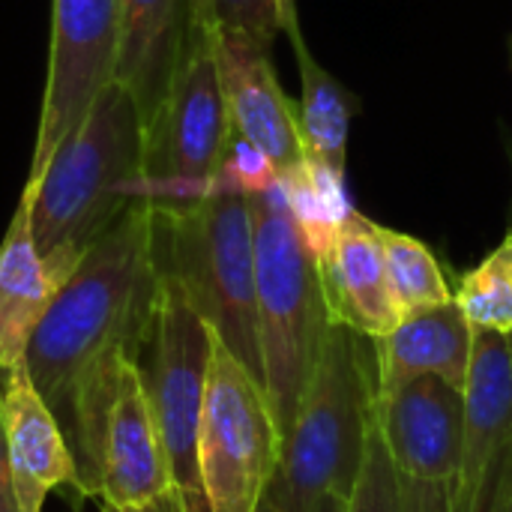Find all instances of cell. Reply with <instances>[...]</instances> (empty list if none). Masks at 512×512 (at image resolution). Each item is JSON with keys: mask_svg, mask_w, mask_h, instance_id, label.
<instances>
[{"mask_svg": "<svg viewBox=\"0 0 512 512\" xmlns=\"http://www.w3.org/2000/svg\"><path fill=\"white\" fill-rule=\"evenodd\" d=\"M276 180H279V171H276L273 159L261 147H255L246 138H240L237 132H231V141L225 147V156L219 162L213 183L219 189L252 198V195L267 192Z\"/></svg>", "mask_w": 512, "mask_h": 512, "instance_id": "obj_23", "label": "cell"}, {"mask_svg": "<svg viewBox=\"0 0 512 512\" xmlns=\"http://www.w3.org/2000/svg\"><path fill=\"white\" fill-rule=\"evenodd\" d=\"M324 294L333 321L381 339L399 324V312L390 297L381 225L363 213H351L336 237V246L321 261Z\"/></svg>", "mask_w": 512, "mask_h": 512, "instance_id": "obj_14", "label": "cell"}, {"mask_svg": "<svg viewBox=\"0 0 512 512\" xmlns=\"http://www.w3.org/2000/svg\"><path fill=\"white\" fill-rule=\"evenodd\" d=\"M9 477L18 512H42L51 489L78 483L75 456L54 417V411L36 393L27 369L6 372L3 384Z\"/></svg>", "mask_w": 512, "mask_h": 512, "instance_id": "obj_13", "label": "cell"}, {"mask_svg": "<svg viewBox=\"0 0 512 512\" xmlns=\"http://www.w3.org/2000/svg\"><path fill=\"white\" fill-rule=\"evenodd\" d=\"M213 345L210 324L198 315L177 276L159 267V297L138 369L159 426L171 489L186 512H210L198 468V429Z\"/></svg>", "mask_w": 512, "mask_h": 512, "instance_id": "obj_6", "label": "cell"}, {"mask_svg": "<svg viewBox=\"0 0 512 512\" xmlns=\"http://www.w3.org/2000/svg\"><path fill=\"white\" fill-rule=\"evenodd\" d=\"M381 243H384L390 297H393L399 318L453 300V288L438 258L423 240L393 231V228H381Z\"/></svg>", "mask_w": 512, "mask_h": 512, "instance_id": "obj_19", "label": "cell"}, {"mask_svg": "<svg viewBox=\"0 0 512 512\" xmlns=\"http://www.w3.org/2000/svg\"><path fill=\"white\" fill-rule=\"evenodd\" d=\"M120 45L114 78L132 93L144 132L159 114L180 42L189 21V0H117Z\"/></svg>", "mask_w": 512, "mask_h": 512, "instance_id": "obj_16", "label": "cell"}, {"mask_svg": "<svg viewBox=\"0 0 512 512\" xmlns=\"http://www.w3.org/2000/svg\"><path fill=\"white\" fill-rule=\"evenodd\" d=\"M510 66H512V36H510Z\"/></svg>", "mask_w": 512, "mask_h": 512, "instance_id": "obj_30", "label": "cell"}, {"mask_svg": "<svg viewBox=\"0 0 512 512\" xmlns=\"http://www.w3.org/2000/svg\"><path fill=\"white\" fill-rule=\"evenodd\" d=\"M375 399V339L333 321L267 486L279 512H312L327 495L351 498L375 423Z\"/></svg>", "mask_w": 512, "mask_h": 512, "instance_id": "obj_3", "label": "cell"}, {"mask_svg": "<svg viewBox=\"0 0 512 512\" xmlns=\"http://www.w3.org/2000/svg\"><path fill=\"white\" fill-rule=\"evenodd\" d=\"M465 456L453 512L471 504L489 468L512 450V336L474 330L465 378Z\"/></svg>", "mask_w": 512, "mask_h": 512, "instance_id": "obj_12", "label": "cell"}, {"mask_svg": "<svg viewBox=\"0 0 512 512\" xmlns=\"http://www.w3.org/2000/svg\"><path fill=\"white\" fill-rule=\"evenodd\" d=\"M348 512H405L402 486H399L396 468L387 456V447L381 441L378 423H372L363 471L348 498Z\"/></svg>", "mask_w": 512, "mask_h": 512, "instance_id": "obj_22", "label": "cell"}, {"mask_svg": "<svg viewBox=\"0 0 512 512\" xmlns=\"http://www.w3.org/2000/svg\"><path fill=\"white\" fill-rule=\"evenodd\" d=\"M150 207L159 267L177 276L219 345L264 384L249 198L213 183L201 201Z\"/></svg>", "mask_w": 512, "mask_h": 512, "instance_id": "obj_5", "label": "cell"}, {"mask_svg": "<svg viewBox=\"0 0 512 512\" xmlns=\"http://www.w3.org/2000/svg\"><path fill=\"white\" fill-rule=\"evenodd\" d=\"M120 45L117 0H54L51 54L42 96L39 132L30 177L42 171L48 156L69 138L99 93L114 81Z\"/></svg>", "mask_w": 512, "mask_h": 512, "instance_id": "obj_9", "label": "cell"}, {"mask_svg": "<svg viewBox=\"0 0 512 512\" xmlns=\"http://www.w3.org/2000/svg\"><path fill=\"white\" fill-rule=\"evenodd\" d=\"M285 33L294 45L297 69H300V102H297V117H300V135L306 156L333 168L336 174H345L348 165V135H351V120L357 111V99L345 84H339L321 60L309 51L300 18H297V3L288 6L285 15Z\"/></svg>", "mask_w": 512, "mask_h": 512, "instance_id": "obj_18", "label": "cell"}, {"mask_svg": "<svg viewBox=\"0 0 512 512\" xmlns=\"http://www.w3.org/2000/svg\"><path fill=\"white\" fill-rule=\"evenodd\" d=\"M102 512H132V510H120V507H111V504H102Z\"/></svg>", "mask_w": 512, "mask_h": 512, "instance_id": "obj_29", "label": "cell"}, {"mask_svg": "<svg viewBox=\"0 0 512 512\" xmlns=\"http://www.w3.org/2000/svg\"><path fill=\"white\" fill-rule=\"evenodd\" d=\"M168 492L174 489L159 426L141 369L135 360H129L120 372L114 402L105 417L99 501L120 510H141Z\"/></svg>", "mask_w": 512, "mask_h": 512, "instance_id": "obj_11", "label": "cell"}, {"mask_svg": "<svg viewBox=\"0 0 512 512\" xmlns=\"http://www.w3.org/2000/svg\"><path fill=\"white\" fill-rule=\"evenodd\" d=\"M453 300L474 330L512 336V231L459 279Z\"/></svg>", "mask_w": 512, "mask_h": 512, "instance_id": "obj_20", "label": "cell"}, {"mask_svg": "<svg viewBox=\"0 0 512 512\" xmlns=\"http://www.w3.org/2000/svg\"><path fill=\"white\" fill-rule=\"evenodd\" d=\"M378 354V393L396 390L414 378L435 375L465 390L474 327L456 300L399 318V324L375 339Z\"/></svg>", "mask_w": 512, "mask_h": 512, "instance_id": "obj_15", "label": "cell"}, {"mask_svg": "<svg viewBox=\"0 0 512 512\" xmlns=\"http://www.w3.org/2000/svg\"><path fill=\"white\" fill-rule=\"evenodd\" d=\"M312 512H348V501L345 498H336V495H327V498H321Z\"/></svg>", "mask_w": 512, "mask_h": 512, "instance_id": "obj_26", "label": "cell"}, {"mask_svg": "<svg viewBox=\"0 0 512 512\" xmlns=\"http://www.w3.org/2000/svg\"><path fill=\"white\" fill-rule=\"evenodd\" d=\"M507 459L510 453L495 462L486 474V480L480 483L477 495L471 498L468 507H462L459 512H504V480H507Z\"/></svg>", "mask_w": 512, "mask_h": 512, "instance_id": "obj_24", "label": "cell"}, {"mask_svg": "<svg viewBox=\"0 0 512 512\" xmlns=\"http://www.w3.org/2000/svg\"><path fill=\"white\" fill-rule=\"evenodd\" d=\"M279 456L282 432L264 384L216 339L198 429V468L207 510H258Z\"/></svg>", "mask_w": 512, "mask_h": 512, "instance_id": "obj_7", "label": "cell"}, {"mask_svg": "<svg viewBox=\"0 0 512 512\" xmlns=\"http://www.w3.org/2000/svg\"><path fill=\"white\" fill-rule=\"evenodd\" d=\"M144 177V123L132 93L114 78L78 129L60 141L39 174L27 177L21 204L33 243L60 285L84 252L135 204Z\"/></svg>", "mask_w": 512, "mask_h": 512, "instance_id": "obj_2", "label": "cell"}, {"mask_svg": "<svg viewBox=\"0 0 512 512\" xmlns=\"http://www.w3.org/2000/svg\"><path fill=\"white\" fill-rule=\"evenodd\" d=\"M156 297L153 207L135 201L84 252L27 348L24 369L69 441L87 498H99L105 417L123 366L138 363Z\"/></svg>", "mask_w": 512, "mask_h": 512, "instance_id": "obj_1", "label": "cell"}, {"mask_svg": "<svg viewBox=\"0 0 512 512\" xmlns=\"http://www.w3.org/2000/svg\"><path fill=\"white\" fill-rule=\"evenodd\" d=\"M255 228V303L264 390L285 435L333 324L321 264L303 243L282 177L249 198Z\"/></svg>", "mask_w": 512, "mask_h": 512, "instance_id": "obj_4", "label": "cell"}, {"mask_svg": "<svg viewBox=\"0 0 512 512\" xmlns=\"http://www.w3.org/2000/svg\"><path fill=\"white\" fill-rule=\"evenodd\" d=\"M216 30L270 48L285 30V15L294 0H207Z\"/></svg>", "mask_w": 512, "mask_h": 512, "instance_id": "obj_21", "label": "cell"}, {"mask_svg": "<svg viewBox=\"0 0 512 512\" xmlns=\"http://www.w3.org/2000/svg\"><path fill=\"white\" fill-rule=\"evenodd\" d=\"M255 512H279V507L267 498V492H264V498H261V504H258V510Z\"/></svg>", "mask_w": 512, "mask_h": 512, "instance_id": "obj_28", "label": "cell"}, {"mask_svg": "<svg viewBox=\"0 0 512 512\" xmlns=\"http://www.w3.org/2000/svg\"><path fill=\"white\" fill-rule=\"evenodd\" d=\"M219 69L231 129L261 147L273 159L279 177L300 171L309 156L300 135L297 102L282 90L270 63V48L219 33Z\"/></svg>", "mask_w": 512, "mask_h": 512, "instance_id": "obj_10", "label": "cell"}, {"mask_svg": "<svg viewBox=\"0 0 512 512\" xmlns=\"http://www.w3.org/2000/svg\"><path fill=\"white\" fill-rule=\"evenodd\" d=\"M231 132L219 30L210 3L189 0V21L165 102L144 132V177L213 183Z\"/></svg>", "mask_w": 512, "mask_h": 512, "instance_id": "obj_8", "label": "cell"}, {"mask_svg": "<svg viewBox=\"0 0 512 512\" xmlns=\"http://www.w3.org/2000/svg\"><path fill=\"white\" fill-rule=\"evenodd\" d=\"M0 507H15L12 477H9V444H6V414H3V387H0ZM18 510V507H15Z\"/></svg>", "mask_w": 512, "mask_h": 512, "instance_id": "obj_25", "label": "cell"}, {"mask_svg": "<svg viewBox=\"0 0 512 512\" xmlns=\"http://www.w3.org/2000/svg\"><path fill=\"white\" fill-rule=\"evenodd\" d=\"M57 282L48 273L30 231L24 204L6 228L0 243V372H15L27 360L36 327L42 324Z\"/></svg>", "mask_w": 512, "mask_h": 512, "instance_id": "obj_17", "label": "cell"}, {"mask_svg": "<svg viewBox=\"0 0 512 512\" xmlns=\"http://www.w3.org/2000/svg\"><path fill=\"white\" fill-rule=\"evenodd\" d=\"M504 512H512V450L507 459V480H504Z\"/></svg>", "mask_w": 512, "mask_h": 512, "instance_id": "obj_27", "label": "cell"}]
</instances>
